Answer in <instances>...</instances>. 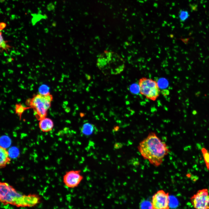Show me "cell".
<instances>
[{"instance_id": "6da1fadb", "label": "cell", "mask_w": 209, "mask_h": 209, "mask_svg": "<svg viewBox=\"0 0 209 209\" xmlns=\"http://www.w3.org/2000/svg\"><path fill=\"white\" fill-rule=\"evenodd\" d=\"M137 148L143 157L156 167L161 165L170 152L167 144L153 132L149 133L139 143Z\"/></svg>"}, {"instance_id": "7a4b0ae2", "label": "cell", "mask_w": 209, "mask_h": 209, "mask_svg": "<svg viewBox=\"0 0 209 209\" xmlns=\"http://www.w3.org/2000/svg\"><path fill=\"white\" fill-rule=\"evenodd\" d=\"M0 199L3 204H10L17 206H32L39 202L37 195H23L18 192L11 185L5 182L0 183Z\"/></svg>"}, {"instance_id": "3957f363", "label": "cell", "mask_w": 209, "mask_h": 209, "mask_svg": "<svg viewBox=\"0 0 209 209\" xmlns=\"http://www.w3.org/2000/svg\"><path fill=\"white\" fill-rule=\"evenodd\" d=\"M97 65L105 75H117L123 71L124 61L116 53L105 51L98 56Z\"/></svg>"}, {"instance_id": "277c9868", "label": "cell", "mask_w": 209, "mask_h": 209, "mask_svg": "<svg viewBox=\"0 0 209 209\" xmlns=\"http://www.w3.org/2000/svg\"><path fill=\"white\" fill-rule=\"evenodd\" d=\"M138 85L140 93L147 99L155 101L159 96V87L158 82L155 80L142 77L139 80Z\"/></svg>"}, {"instance_id": "5b68a950", "label": "cell", "mask_w": 209, "mask_h": 209, "mask_svg": "<svg viewBox=\"0 0 209 209\" xmlns=\"http://www.w3.org/2000/svg\"><path fill=\"white\" fill-rule=\"evenodd\" d=\"M52 97L51 95L46 96L40 94L34 97L30 102V105L34 108L35 113L41 119L45 117L48 109L50 107Z\"/></svg>"}, {"instance_id": "8992f818", "label": "cell", "mask_w": 209, "mask_h": 209, "mask_svg": "<svg viewBox=\"0 0 209 209\" xmlns=\"http://www.w3.org/2000/svg\"><path fill=\"white\" fill-rule=\"evenodd\" d=\"M192 204L195 209H209V193L206 188L198 190L190 198Z\"/></svg>"}, {"instance_id": "52a82bcc", "label": "cell", "mask_w": 209, "mask_h": 209, "mask_svg": "<svg viewBox=\"0 0 209 209\" xmlns=\"http://www.w3.org/2000/svg\"><path fill=\"white\" fill-rule=\"evenodd\" d=\"M169 198L168 192L163 190L157 191L152 198V209H169Z\"/></svg>"}, {"instance_id": "ba28073f", "label": "cell", "mask_w": 209, "mask_h": 209, "mask_svg": "<svg viewBox=\"0 0 209 209\" xmlns=\"http://www.w3.org/2000/svg\"><path fill=\"white\" fill-rule=\"evenodd\" d=\"M80 170L66 172L63 177V182L68 188H73L78 186L83 179Z\"/></svg>"}, {"instance_id": "9c48e42d", "label": "cell", "mask_w": 209, "mask_h": 209, "mask_svg": "<svg viewBox=\"0 0 209 209\" xmlns=\"http://www.w3.org/2000/svg\"><path fill=\"white\" fill-rule=\"evenodd\" d=\"M97 129L95 125L89 122L83 124L80 129L82 135L85 136H90L96 132Z\"/></svg>"}, {"instance_id": "30bf717a", "label": "cell", "mask_w": 209, "mask_h": 209, "mask_svg": "<svg viewBox=\"0 0 209 209\" xmlns=\"http://www.w3.org/2000/svg\"><path fill=\"white\" fill-rule=\"evenodd\" d=\"M8 152L5 148L0 146V167L1 168L5 167L10 162Z\"/></svg>"}, {"instance_id": "8fae6325", "label": "cell", "mask_w": 209, "mask_h": 209, "mask_svg": "<svg viewBox=\"0 0 209 209\" xmlns=\"http://www.w3.org/2000/svg\"><path fill=\"white\" fill-rule=\"evenodd\" d=\"M39 126L41 131L43 132H48L53 129V123L50 119L44 117L40 119Z\"/></svg>"}, {"instance_id": "7c38bea8", "label": "cell", "mask_w": 209, "mask_h": 209, "mask_svg": "<svg viewBox=\"0 0 209 209\" xmlns=\"http://www.w3.org/2000/svg\"><path fill=\"white\" fill-rule=\"evenodd\" d=\"M201 152L207 169L209 170V152L205 147L202 148Z\"/></svg>"}, {"instance_id": "4fadbf2b", "label": "cell", "mask_w": 209, "mask_h": 209, "mask_svg": "<svg viewBox=\"0 0 209 209\" xmlns=\"http://www.w3.org/2000/svg\"><path fill=\"white\" fill-rule=\"evenodd\" d=\"M49 87L45 84L41 85L38 89L39 94L43 96H46L49 95Z\"/></svg>"}, {"instance_id": "5bb4252c", "label": "cell", "mask_w": 209, "mask_h": 209, "mask_svg": "<svg viewBox=\"0 0 209 209\" xmlns=\"http://www.w3.org/2000/svg\"><path fill=\"white\" fill-rule=\"evenodd\" d=\"M140 209H152L151 201L146 200L142 201L140 204Z\"/></svg>"}, {"instance_id": "9a60e30c", "label": "cell", "mask_w": 209, "mask_h": 209, "mask_svg": "<svg viewBox=\"0 0 209 209\" xmlns=\"http://www.w3.org/2000/svg\"><path fill=\"white\" fill-rule=\"evenodd\" d=\"M189 14L188 12L181 10L179 12V17L181 22H184L188 18Z\"/></svg>"}, {"instance_id": "2e32d148", "label": "cell", "mask_w": 209, "mask_h": 209, "mask_svg": "<svg viewBox=\"0 0 209 209\" xmlns=\"http://www.w3.org/2000/svg\"><path fill=\"white\" fill-rule=\"evenodd\" d=\"M9 41H10L3 40L1 43H0V47L2 48V50H4L7 53V50L9 49V48H11V46L6 44Z\"/></svg>"}, {"instance_id": "e0dca14e", "label": "cell", "mask_w": 209, "mask_h": 209, "mask_svg": "<svg viewBox=\"0 0 209 209\" xmlns=\"http://www.w3.org/2000/svg\"><path fill=\"white\" fill-rule=\"evenodd\" d=\"M170 206L174 207L178 205V202L176 199L174 197H170L169 198Z\"/></svg>"}, {"instance_id": "ac0fdd59", "label": "cell", "mask_w": 209, "mask_h": 209, "mask_svg": "<svg viewBox=\"0 0 209 209\" xmlns=\"http://www.w3.org/2000/svg\"><path fill=\"white\" fill-rule=\"evenodd\" d=\"M26 109V108L21 105H18L16 106V113L21 115Z\"/></svg>"}, {"instance_id": "d6986e66", "label": "cell", "mask_w": 209, "mask_h": 209, "mask_svg": "<svg viewBox=\"0 0 209 209\" xmlns=\"http://www.w3.org/2000/svg\"><path fill=\"white\" fill-rule=\"evenodd\" d=\"M6 26V24L3 22H1L0 24V30H2L5 28Z\"/></svg>"}, {"instance_id": "ffe728a7", "label": "cell", "mask_w": 209, "mask_h": 209, "mask_svg": "<svg viewBox=\"0 0 209 209\" xmlns=\"http://www.w3.org/2000/svg\"><path fill=\"white\" fill-rule=\"evenodd\" d=\"M0 43H1L4 40L3 36L2 35V33L1 32H0Z\"/></svg>"}, {"instance_id": "44dd1931", "label": "cell", "mask_w": 209, "mask_h": 209, "mask_svg": "<svg viewBox=\"0 0 209 209\" xmlns=\"http://www.w3.org/2000/svg\"><path fill=\"white\" fill-rule=\"evenodd\" d=\"M119 127L118 126H116L114 127V131H117L119 129Z\"/></svg>"}, {"instance_id": "7402d4cb", "label": "cell", "mask_w": 209, "mask_h": 209, "mask_svg": "<svg viewBox=\"0 0 209 209\" xmlns=\"http://www.w3.org/2000/svg\"><path fill=\"white\" fill-rule=\"evenodd\" d=\"M197 113V112L195 110H194L192 112V113L193 115H195Z\"/></svg>"}, {"instance_id": "603a6c76", "label": "cell", "mask_w": 209, "mask_h": 209, "mask_svg": "<svg viewBox=\"0 0 209 209\" xmlns=\"http://www.w3.org/2000/svg\"><path fill=\"white\" fill-rule=\"evenodd\" d=\"M80 116L81 117H82V116H84V114L83 113H81V114H80Z\"/></svg>"}]
</instances>
